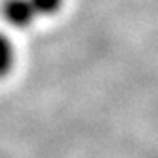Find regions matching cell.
Instances as JSON below:
<instances>
[{
    "mask_svg": "<svg viewBox=\"0 0 158 158\" xmlns=\"http://www.w3.org/2000/svg\"><path fill=\"white\" fill-rule=\"evenodd\" d=\"M14 62H15V51L12 40L0 32V77H5L12 71Z\"/></svg>",
    "mask_w": 158,
    "mask_h": 158,
    "instance_id": "cell-2",
    "label": "cell"
},
{
    "mask_svg": "<svg viewBox=\"0 0 158 158\" xmlns=\"http://www.w3.org/2000/svg\"><path fill=\"white\" fill-rule=\"evenodd\" d=\"M31 2H32L34 9H35L37 15L51 17L62 9L64 0H31Z\"/></svg>",
    "mask_w": 158,
    "mask_h": 158,
    "instance_id": "cell-3",
    "label": "cell"
},
{
    "mask_svg": "<svg viewBox=\"0 0 158 158\" xmlns=\"http://www.w3.org/2000/svg\"><path fill=\"white\" fill-rule=\"evenodd\" d=\"M39 17L31 0H5L3 19L17 29H25Z\"/></svg>",
    "mask_w": 158,
    "mask_h": 158,
    "instance_id": "cell-1",
    "label": "cell"
}]
</instances>
